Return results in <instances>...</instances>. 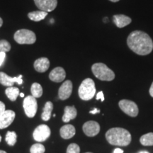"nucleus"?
<instances>
[{
  "label": "nucleus",
  "instance_id": "1",
  "mask_svg": "<svg viewBox=\"0 0 153 153\" xmlns=\"http://www.w3.org/2000/svg\"><path fill=\"white\" fill-rule=\"evenodd\" d=\"M130 49L139 55H147L153 50V41L150 36L142 30H134L127 38Z\"/></svg>",
  "mask_w": 153,
  "mask_h": 153
},
{
  "label": "nucleus",
  "instance_id": "2",
  "mask_svg": "<svg viewBox=\"0 0 153 153\" xmlns=\"http://www.w3.org/2000/svg\"><path fill=\"white\" fill-rule=\"evenodd\" d=\"M106 139L112 145L128 146L131 142V135L122 128H113L106 132Z\"/></svg>",
  "mask_w": 153,
  "mask_h": 153
},
{
  "label": "nucleus",
  "instance_id": "3",
  "mask_svg": "<svg viewBox=\"0 0 153 153\" xmlns=\"http://www.w3.org/2000/svg\"><path fill=\"white\" fill-rule=\"evenodd\" d=\"M91 71L97 79L101 81H112L115 79V73L104 63L98 62L91 67Z\"/></svg>",
  "mask_w": 153,
  "mask_h": 153
},
{
  "label": "nucleus",
  "instance_id": "4",
  "mask_svg": "<svg viewBox=\"0 0 153 153\" xmlns=\"http://www.w3.org/2000/svg\"><path fill=\"white\" fill-rule=\"evenodd\" d=\"M79 98L84 101H89L94 97L96 94L95 83L91 78L84 79L78 89Z\"/></svg>",
  "mask_w": 153,
  "mask_h": 153
},
{
  "label": "nucleus",
  "instance_id": "5",
  "mask_svg": "<svg viewBox=\"0 0 153 153\" xmlns=\"http://www.w3.org/2000/svg\"><path fill=\"white\" fill-rule=\"evenodd\" d=\"M14 40L21 45L23 44H33L36 41V36L34 32L28 29H21L14 33Z\"/></svg>",
  "mask_w": 153,
  "mask_h": 153
},
{
  "label": "nucleus",
  "instance_id": "6",
  "mask_svg": "<svg viewBox=\"0 0 153 153\" xmlns=\"http://www.w3.org/2000/svg\"><path fill=\"white\" fill-rule=\"evenodd\" d=\"M23 106L26 116L28 118H33L38 109L37 101L33 96H28L24 99Z\"/></svg>",
  "mask_w": 153,
  "mask_h": 153
},
{
  "label": "nucleus",
  "instance_id": "7",
  "mask_svg": "<svg viewBox=\"0 0 153 153\" xmlns=\"http://www.w3.org/2000/svg\"><path fill=\"white\" fill-rule=\"evenodd\" d=\"M118 106L123 111L131 117H136L138 115V107L133 101L123 99L118 102Z\"/></svg>",
  "mask_w": 153,
  "mask_h": 153
},
{
  "label": "nucleus",
  "instance_id": "8",
  "mask_svg": "<svg viewBox=\"0 0 153 153\" xmlns=\"http://www.w3.org/2000/svg\"><path fill=\"white\" fill-rule=\"evenodd\" d=\"M51 128L45 124L39 125L34 130L33 133V138L37 142H44L51 136Z\"/></svg>",
  "mask_w": 153,
  "mask_h": 153
},
{
  "label": "nucleus",
  "instance_id": "9",
  "mask_svg": "<svg viewBox=\"0 0 153 153\" xmlns=\"http://www.w3.org/2000/svg\"><path fill=\"white\" fill-rule=\"evenodd\" d=\"M23 76L20 74L19 76H10L7 75L4 72H0V84L2 85L3 86H6V87H13L15 82L18 83L19 85H22L23 84Z\"/></svg>",
  "mask_w": 153,
  "mask_h": 153
},
{
  "label": "nucleus",
  "instance_id": "10",
  "mask_svg": "<svg viewBox=\"0 0 153 153\" xmlns=\"http://www.w3.org/2000/svg\"><path fill=\"white\" fill-rule=\"evenodd\" d=\"M82 129L86 135L89 137H94L98 135L100 132V125L97 122L89 120L84 124Z\"/></svg>",
  "mask_w": 153,
  "mask_h": 153
},
{
  "label": "nucleus",
  "instance_id": "11",
  "mask_svg": "<svg viewBox=\"0 0 153 153\" xmlns=\"http://www.w3.org/2000/svg\"><path fill=\"white\" fill-rule=\"evenodd\" d=\"M36 7L40 10L51 12L57 7V0H34Z\"/></svg>",
  "mask_w": 153,
  "mask_h": 153
},
{
  "label": "nucleus",
  "instance_id": "12",
  "mask_svg": "<svg viewBox=\"0 0 153 153\" xmlns=\"http://www.w3.org/2000/svg\"><path fill=\"white\" fill-rule=\"evenodd\" d=\"M15 112L12 110H6L0 116V129H4L11 125L15 118Z\"/></svg>",
  "mask_w": 153,
  "mask_h": 153
},
{
  "label": "nucleus",
  "instance_id": "13",
  "mask_svg": "<svg viewBox=\"0 0 153 153\" xmlns=\"http://www.w3.org/2000/svg\"><path fill=\"white\" fill-rule=\"evenodd\" d=\"M72 82L70 80H67L60 86L58 91L59 98L61 100H66L70 98L72 92Z\"/></svg>",
  "mask_w": 153,
  "mask_h": 153
},
{
  "label": "nucleus",
  "instance_id": "14",
  "mask_svg": "<svg viewBox=\"0 0 153 153\" xmlns=\"http://www.w3.org/2000/svg\"><path fill=\"white\" fill-rule=\"evenodd\" d=\"M66 77V72L61 67H57L50 72L49 78L54 82H62Z\"/></svg>",
  "mask_w": 153,
  "mask_h": 153
},
{
  "label": "nucleus",
  "instance_id": "15",
  "mask_svg": "<svg viewBox=\"0 0 153 153\" xmlns=\"http://www.w3.org/2000/svg\"><path fill=\"white\" fill-rule=\"evenodd\" d=\"M114 23L118 28H122L131 24L132 19L124 14H116L113 16Z\"/></svg>",
  "mask_w": 153,
  "mask_h": 153
},
{
  "label": "nucleus",
  "instance_id": "16",
  "mask_svg": "<svg viewBox=\"0 0 153 153\" xmlns=\"http://www.w3.org/2000/svg\"><path fill=\"white\" fill-rule=\"evenodd\" d=\"M50 68V61L47 57L38 58L34 62V68L38 72H45Z\"/></svg>",
  "mask_w": 153,
  "mask_h": 153
},
{
  "label": "nucleus",
  "instance_id": "17",
  "mask_svg": "<svg viewBox=\"0 0 153 153\" xmlns=\"http://www.w3.org/2000/svg\"><path fill=\"white\" fill-rule=\"evenodd\" d=\"M60 136L63 139H70L74 136L76 133L75 128L71 124H68V125L63 126L60 130Z\"/></svg>",
  "mask_w": 153,
  "mask_h": 153
},
{
  "label": "nucleus",
  "instance_id": "18",
  "mask_svg": "<svg viewBox=\"0 0 153 153\" xmlns=\"http://www.w3.org/2000/svg\"><path fill=\"white\" fill-rule=\"evenodd\" d=\"M77 115V111L74 106H65L64 110V115H63L62 119L65 123H68L70 120L74 119Z\"/></svg>",
  "mask_w": 153,
  "mask_h": 153
},
{
  "label": "nucleus",
  "instance_id": "19",
  "mask_svg": "<svg viewBox=\"0 0 153 153\" xmlns=\"http://www.w3.org/2000/svg\"><path fill=\"white\" fill-rule=\"evenodd\" d=\"M53 109V104L51 101H47L46 104H45V106L43 108V111L41 114L42 119L45 121H48L49 119H51V114H52Z\"/></svg>",
  "mask_w": 153,
  "mask_h": 153
},
{
  "label": "nucleus",
  "instance_id": "20",
  "mask_svg": "<svg viewBox=\"0 0 153 153\" xmlns=\"http://www.w3.org/2000/svg\"><path fill=\"white\" fill-rule=\"evenodd\" d=\"M48 15V12L44 11H32L28 14V16L30 20L33 21V22H40V21L43 20Z\"/></svg>",
  "mask_w": 153,
  "mask_h": 153
},
{
  "label": "nucleus",
  "instance_id": "21",
  "mask_svg": "<svg viewBox=\"0 0 153 153\" xmlns=\"http://www.w3.org/2000/svg\"><path fill=\"white\" fill-rule=\"evenodd\" d=\"M5 94L11 101H15L19 94V89L17 87H9L5 90Z\"/></svg>",
  "mask_w": 153,
  "mask_h": 153
},
{
  "label": "nucleus",
  "instance_id": "22",
  "mask_svg": "<svg viewBox=\"0 0 153 153\" xmlns=\"http://www.w3.org/2000/svg\"><path fill=\"white\" fill-rule=\"evenodd\" d=\"M140 142L144 146H153V133H148L142 135Z\"/></svg>",
  "mask_w": 153,
  "mask_h": 153
},
{
  "label": "nucleus",
  "instance_id": "23",
  "mask_svg": "<svg viewBox=\"0 0 153 153\" xmlns=\"http://www.w3.org/2000/svg\"><path fill=\"white\" fill-rule=\"evenodd\" d=\"M30 91H31L32 96L35 98H40L43 95V88L40 84L36 83V82L31 85Z\"/></svg>",
  "mask_w": 153,
  "mask_h": 153
},
{
  "label": "nucleus",
  "instance_id": "24",
  "mask_svg": "<svg viewBox=\"0 0 153 153\" xmlns=\"http://www.w3.org/2000/svg\"><path fill=\"white\" fill-rule=\"evenodd\" d=\"M5 140L10 146H14L17 141V135L14 131H8L6 134Z\"/></svg>",
  "mask_w": 153,
  "mask_h": 153
},
{
  "label": "nucleus",
  "instance_id": "25",
  "mask_svg": "<svg viewBox=\"0 0 153 153\" xmlns=\"http://www.w3.org/2000/svg\"><path fill=\"white\" fill-rule=\"evenodd\" d=\"M45 148L41 143H36L30 148V153H45Z\"/></svg>",
  "mask_w": 153,
  "mask_h": 153
},
{
  "label": "nucleus",
  "instance_id": "26",
  "mask_svg": "<svg viewBox=\"0 0 153 153\" xmlns=\"http://www.w3.org/2000/svg\"><path fill=\"white\" fill-rule=\"evenodd\" d=\"M11 45L8 41L6 40H1L0 41V52H9L11 51Z\"/></svg>",
  "mask_w": 153,
  "mask_h": 153
},
{
  "label": "nucleus",
  "instance_id": "27",
  "mask_svg": "<svg viewBox=\"0 0 153 153\" xmlns=\"http://www.w3.org/2000/svg\"><path fill=\"white\" fill-rule=\"evenodd\" d=\"M80 148L76 143H71L67 148V153H79Z\"/></svg>",
  "mask_w": 153,
  "mask_h": 153
},
{
  "label": "nucleus",
  "instance_id": "28",
  "mask_svg": "<svg viewBox=\"0 0 153 153\" xmlns=\"http://www.w3.org/2000/svg\"><path fill=\"white\" fill-rule=\"evenodd\" d=\"M97 100H101V101H104V96L103 91H99V92L97 94Z\"/></svg>",
  "mask_w": 153,
  "mask_h": 153
},
{
  "label": "nucleus",
  "instance_id": "29",
  "mask_svg": "<svg viewBox=\"0 0 153 153\" xmlns=\"http://www.w3.org/2000/svg\"><path fill=\"white\" fill-rule=\"evenodd\" d=\"M6 57V53L4 52H0V67L2 65Z\"/></svg>",
  "mask_w": 153,
  "mask_h": 153
},
{
  "label": "nucleus",
  "instance_id": "30",
  "mask_svg": "<svg viewBox=\"0 0 153 153\" xmlns=\"http://www.w3.org/2000/svg\"><path fill=\"white\" fill-rule=\"evenodd\" d=\"M5 108V104H4L2 101H0V116H1V115L6 111Z\"/></svg>",
  "mask_w": 153,
  "mask_h": 153
},
{
  "label": "nucleus",
  "instance_id": "31",
  "mask_svg": "<svg viewBox=\"0 0 153 153\" xmlns=\"http://www.w3.org/2000/svg\"><path fill=\"white\" fill-rule=\"evenodd\" d=\"M89 113L91 114H99V113H100V110L99 109H97V108H94V110L92 111H90Z\"/></svg>",
  "mask_w": 153,
  "mask_h": 153
},
{
  "label": "nucleus",
  "instance_id": "32",
  "mask_svg": "<svg viewBox=\"0 0 153 153\" xmlns=\"http://www.w3.org/2000/svg\"><path fill=\"white\" fill-rule=\"evenodd\" d=\"M114 153H123V150L120 148H116L114 150Z\"/></svg>",
  "mask_w": 153,
  "mask_h": 153
},
{
  "label": "nucleus",
  "instance_id": "33",
  "mask_svg": "<svg viewBox=\"0 0 153 153\" xmlns=\"http://www.w3.org/2000/svg\"><path fill=\"white\" fill-rule=\"evenodd\" d=\"M150 94L152 97H153V82L152 83V85H151V87L150 88Z\"/></svg>",
  "mask_w": 153,
  "mask_h": 153
},
{
  "label": "nucleus",
  "instance_id": "34",
  "mask_svg": "<svg viewBox=\"0 0 153 153\" xmlns=\"http://www.w3.org/2000/svg\"><path fill=\"white\" fill-rule=\"evenodd\" d=\"M2 25H3V20H2V19L0 17V28L1 27V26H2Z\"/></svg>",
  "mask_w": 153,
  "mask_h": 153
},
{
  "label": "nucleus",
  "instance_id": "35",
  "mask_svg": "<svg viewBox=\"0 0 153 153\" xmlns=\"http://www.w3.org/2000/svg\"><path fill=\"white\" fill-rule=\"evenodd\" d=\"M109 1H112V2H117V1H120V0H109Z\"/></svg>",
  "mask_w": 153,
  "mask_h": 153
},
{
  "label": "nucleus",
  "instance_id": "36",
  "mask_svg": "<svg viewBox=\"0 0 153 153\" xmlns=\"http://www.w3.org/2000/svg\"><path fill=\"white\" fill-rule=\"evenodd\" d=\"M20 97H22V98H23V97H24V94H23V93H21V94H20Z\"/></svg>",
  "mask_w": 153,
  "mask_h": 153
},
{
  "label": "nucleus",
  "instance_id": "37",
  "mask_svg": "<svg viewBox=\"0 0 153 153\" xmlns=\"http://www.w3.org/2000/svg\"><path fill=\"white\" fill-rule=\"evenodd\" d=\"M139 153H149L148 151H142V152H140Z\"/></svg>",
  "mask_w": 153,
  "mask_h": 153
},
{
  "label": "nucleus",
  "instance_id": "38",
  "mask_svg": "<svg viewBox=\"0 0 153 153\" xmlns=\"http://www.w3.org/2000/svg\"><path fill=\"white\" fill-rule=\"evenodd\" d=\"M0 153H7V152H5V151H3V150H0Z\"/></svg>",
  "mask_w": 153,
  "mask_h": 153
},
{
  "label": "nucleus",
  "instance_id": "39",
  "mask_svg": "<svg viewBox=\"0 0 153 153\" xmlns=\"http://www.w3.org/2000/svg\"><path fill=\"white\" fill-rule=\"evenodd\" d=\"M1 135H0V142H1Z\"/></svg>",
  "mask_w": 153,
  "mask_h": 153
},
{
  "label": "nucleus",
  "instance_id": "40",
  "mask_svg": "<svg viewBox=\"0 0 153 153\" xmlns=\"http://www.w3.org/2000/svg\"><path fill=\"white\" fill-rule=\"evenodd\" d=\"M85 153H92V152H85Z\"/></svg>",
  "mask_w": 153,
  "mask_h": 153
}]
</instances>
